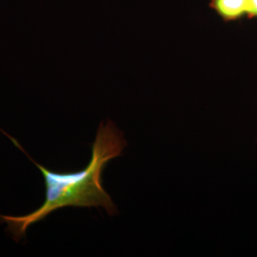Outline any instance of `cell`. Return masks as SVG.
Wrapping results in <instances>:
<instances>
[{
  "label": "cell",
  "instance_id": "cell-1",
  "mask_svg": "<svg viewBox=\"0 0 257 257\" xmlns=\"http://www.w3.org/2000/svg\"><path fill=\"white\" fill-rule=\"evenodd\" d=\"M1 132L37 166L43 175L45 183V199L37 210L19 216L0 214V220L7 224V231L15 241L19 242L24 238L32 225L45 219L56 210L66 207H101L110 215L117 212L110 195L102 186L101 175L105 166L111 159L121 156L127 142L122 133L110 120L100 123L92 144V157L89 164L75 173L50 171L29 156L17 139L2 130Z\"/></svg>",
  "mask_w": 257,
  "mask_h": 257
},
{
  "label": "cell",
  "instance_id": "cell-2",
  "mask_svg": "<svg viewBox=\"0 0 257 257\" xmlns=\"http://www.w3.org/2000/svg\"><path fill=\"white\" fill-rule=\"evenodd\" d=\"M209 6L225 22L237 21L247 16L246 0H210Z\"/></svg>",
  "mask_w": 257,
  "mask_h": 257
},
{
  "label": "cell",
  "instance_id": "cell-3",
  "mask_svg": "<svg viewBox=\"0 0 257 257\" xmlns=\"http://www.w3.org/2000/svg\"><path fill=\"white\" fill-rule=\"evenodd\" d=\"M247 2V16L248 19H257V0H246Z\"/></svg>",
  "mask_w": 257,
  "mask_h": 257
}]
</instances>
